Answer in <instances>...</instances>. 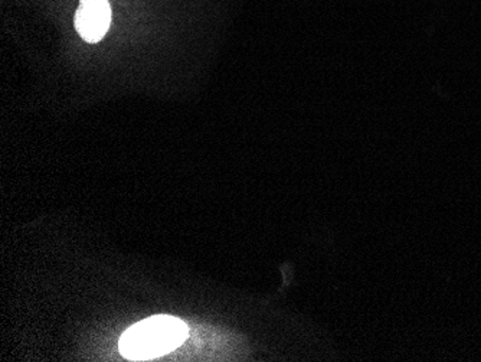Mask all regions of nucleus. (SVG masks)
<instances>
[{
	"label": "nucleus",
	"instance_id": "f257e3e1",
	"mask_svg": "<svg viewBox=\"0 0 481 362\" xmlns=\"http://www.w3.org/2000/svg\"><path fill=\"white\" fill-rule=\"evenodd\" d=\"M188 337V326L174 316L156 315L130 326L120 338V352L131 361L164 357L181 347Z\"/></svg>",
	"mask_w": 481,
	"mask_h": 362
},
{
	"label": "nucleus",
	"instance_id": "f03ea898",
	"mask_svg": "<svg viewBox=\"0 0 481 362\" xmlns=\"http://www.w3.org/2000/svg\"><path fill=\"white\" fill-rule=\"evenodd\" d=\"M111 9L107 0H80L76 14V30L87 42H98L109 31Z\"/></svg>",
	"mask_w": 481,
	"mask_h": 362
}]
</instances>
